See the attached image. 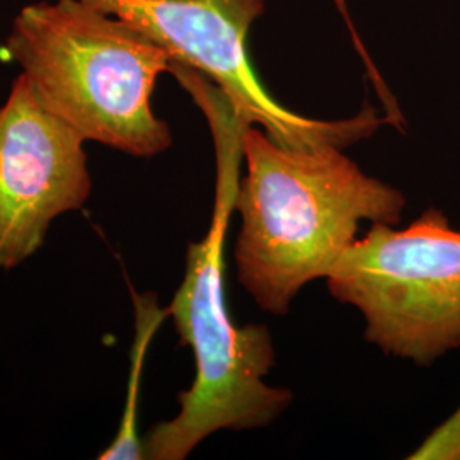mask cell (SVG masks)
<instances>
[{
  "instance_id": "obj_2",
  "label": "cell",
  "mask_w": 460,
  "mask_h": 460,
  "mask_svg": "<svg viewBox=\"0 0 460 460\" xmlns=\"http://www.w3.org/2000/svg\"><path fill=\"white\" fill-rule=\"evenodd\" d=\"M246 178L234 210L237 275L266 313L285 315L296 294L331 268L358 237L360 222L397 226L406 197L363 172L338 146L285 147L247 125Z\"/></svg>"
},
{
  "instance_id": "obj_1",
  "label": "cell",
  "mask_w": 460,
  "mask_h": 460,
  "mask_svg": "<svg viewBox=\"0 0 460 460\" xmlns=\"http://www.w3.org/2000/svg\"><path fill=\"white\" fill-rule=\"evenodd\" d=\"M178 81L207 116L214 135L217 182L212 226L203 241L190 244L186 273L167 314L182 345L191 346L197 377L180 394L176 418L152 428L142 442L144 459L181 460L220 429L268 427L292 402L285 387L264 377L275 363V346L264 326L237 328L226 302L224 247L239 186L246 123L227 96L193 68Z\"/></svg>"
},
{
  "instance_id": "obj_7",
  "label": "cell",
  "mask_w": 460,
  "mask_h": 460,
  "mask_svg": "<svg viewBox=\"0 0 460 460\" xmlns=\"http://www.w3.org/2000/svg\"><path fill=\"white\" fill-rule=\"evenodd\" d=\"M167 311L161 313L155 305V302H137V315H138V328H137V343L133 348V374L132 387L128 395V408L123 418V425L119 428V433L113 445L102 452L101 459H144L142 444L137 438L135 425H137V389H138V377L142 370V362L146 357L148 341L154 334V331L159 326L163 315Z\"/></svg>"
},
{
  "instance_id": "obj_3",
  "label": "cell",
  "mask_w": 460,
  "mask_h": 460,
  "mask_svg": "<svg viewBox=\"0 0 460 460\" xmlns=\"http://www.w3.org/2000/svg\"><path fill=\"white\" fill-rule=\"evenodd\" d=\"M7 51L34 91L84 140L154 157L172 135L152 94L172 58L157 41L89 0L26 5Z\"/></svg>"
},
{
  "instance_id": "obj_4",
  "label": "cell",
  "mask_w": 460,
  "mask_h": 460,
  "mask_svg": "<svg viewBox=\"0 0 460 460\" xmlns=\"http://www.w3.org/2000/svg\"><path fill=\"white\" fill-rule=\"evenodd\" d=\"M326 279L387 355L429 367L460 348V230L444 212L429 208L406 229L372 224Z\"/></svg>"
},
{
  "instance_id": "obj_5",
  "label": "cell",
  "mask_w": 460,
  "mask_h": 460,
  "mask_svg": "<svg viewBox=\"0 0 460 460\" xmlns=\"http://www.w3.org/2000/svg\"><path fill=\"white\" fill-rule=\"evenodd\" d=\"M157 41L172 62L191 66L227 96L246 125H260L285 147L345 148L384 123L374 110L343 121H321L281 106L251 64L247 36L264 0H89Z\"/></svg>"
},
{
  "instance_id": "obj_6",
  "label": "cell",
  "mask_w": 460,
  "mask_h": 460,
  "mask_svg": "<svg viewBox=\"0 0 460 460\" xmlns=\"http://www.w3.org/2000/svg\"><path fill=\"white\" fill-rule=\"evenodd\" d=\"M84 142L21 74L0 106V270L28 260L51 220L91 195Z\"/></svg>"
},
{
  "instance_id": "obj_8",
  "label": "cell",
  "mask_w": 460,
  "mask_h": 460,
  "mask_svg": "<svg viewBox=\"0 0 460 460\" xmlns=\"http://www.w3.org/2000/svg\"><path fill=\"white\" fill-rule=\"evenodd\" d=\"M410 459L460 460V406L414 450Z\"/></svg>"
}]
</instances>
